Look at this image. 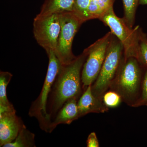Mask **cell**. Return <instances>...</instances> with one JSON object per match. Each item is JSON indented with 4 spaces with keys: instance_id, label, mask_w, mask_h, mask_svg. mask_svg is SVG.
<instances>
[{
    "instance_id": "obj_17",
    "label": "cell",
    "mask_w": 147,
    "mask_h": 147,
    "mask_svg": "<svg viewBox=\"0 0 147 147\" xmlns=\"http://www.w3.org/2000/svg\"><path fill=\"white\" fill-rule=\"evenodd\" d=\"M137 59L145 68H147V35L142 30L139 35Z\"/></svg>"
},
{
    "instance_id": "obj_3",
    "label": "cell",
    "mask_w": 147,
    "mask_h": 147,
    "mask_svg": "<svg viewBox=\"0 0 147 147\" xmlns=\"http://www.w3.org/2000/svg\"><path fill=\"white\" fill-rule=\"evenodd\" d=\"M124 58L123 46L113 34L100 73L92 85V92L95 97L102 100V96L110 88Z\"/></svg>"
},
{
    "instance_id": "obj_18",
    "label": "cell",
    "mask_w": 147,
    "mask_h": 147,
    "mask_svg": "<svg viewBox=\"0 0 147 147\" xmlns=\"http://www.w3.org/2000/svg\"><path fill=\"white\" fill-rule=\"evenodd\" d=\"M102 101L108 108H114L119 107L123 101L120 94L112 90H108L102 96Z\"/></svg>"
},
{
    "instance_id": "obj_7",
    "label": "cell",
    "mask_w": 147,
    "mask_h": 147,
    "mask_svg": "<svg viewBox=\"0 0 147 147\" xmlns=\"http://www.w3.org/2000/svg\"><path fill=\"white\" fill-rule=\"evenodd\" d=\"M113 34L108 32L86 48L88 55L82 68V80L84 90L97 79L105 60Z\"/></svg>"
},
{
    "instance_id": "obj_22",
    "label": "cell",
    "mask_w": 147,
    "mask_h": 147,
    "mask_svg": "<svg viewBox=\"0 0 147 147\" xmlns=\"http://www.w3.org/2000/svg\"><path fill=\"white\" fill-rule=\"evenodd\" d=\"M139 5H147V0H139Z\"/></svg>"
},
{
    "instance_id": "obj_12",
    "label": "cell",
    "mask_w": 147,
    "mask_h": 147,
    "mask_svg": "<svg viewBox=\"0 0 147 147\" xmlns=\"http://www.w3.org/2000/svg\"><path fill=\"white\" fill-rule=\"evenodd\" d=\"M74 0H45L37 16L73 11Z\"/></svg>"
},
{
    "instance_id": "obj_11",
    "label": "cell",
    "mask_w": 147,
    "mask_h": 147,
    "mask_svg": "<svg viewBox=\"0 0 147 147\" xmlns=\"http://www.w3.org/2000/svg\"><path fill=\"white\" fill-rule=\"evenodd\" d=\"M78 100L76 98H72L64 104L51 122L49 133H51L59 125L70 124L80 118L77 105Z\"/></svg>"
},
{
    "instance_id": "obj_5",
    "label": "cell",
    "mask_w": 147,
    "mask_h": 147,
    "mask_svg": "<svg viewBox=\"0 0 147 147\" xmlns=\"http://www.w3.org/2000/svg\"><path fill=\"white\" fill-rule=\"evenodd\" d=\"M111 32L121 42L124 48V57H134L137 59L139 35L142 28L139 26L130 28L123 18L116 15L113 7H111L99 18Z\"/></svg>"
},
{
    "instance_id": "obj_13",
    "label": "cell",
    "mask_w": 147,
    "mask_h": 147,
    "mask_svg": "<svg viewBox=\"0 0 147 147\" xmlns=\"http://www.w3.org/2000/svg\"><path fill=\"white\" fill-rule=\"evenodd\" d=\"M12 77L8 71L0 72V114L16 112L13 105L9 102L7 96V87Z\"/></svg>"
},
{
    "instance_id": "obj_15",
    "label": "cell",
    "mask_w": 147,
    "mask_h": 147,
    "mask_svg": "<svg viewBox=\"0 0 147 147\" xmlns=\"http://www.w3.org/2000/svg\"><path fill=\"white\" fill-rule=\"evenodd\" d=\"M3 147H34L35 134L25 127L21 129L13 142L5 145Z\"/></svg>"
},
{
    "instance_id": "obj_10",
    "label": "cell",
    "mask_w": 147,
    "mask_h": 147,
    "mask_svg": "<svg viewBox=\"0 0 147 147\" xmlns=\"http://www.w3.org/2000/svg\"><path fill=\"white\" fill-rule=\"evenodd\" d=\"M80 117L89 113H103L107 112L109 108L106 107L102 100L94 95L92 92V85L87 87L77 102Z\"/></svg>"
},
{
    "instance_id": "obj_9",
    "label": "cell",
    "mask_w": 147,
    "mask_h": 147,
    "mask_svg": "<svg viewBox=\"0 0 147 147\" xmlns=\"http://www.w3.org/2000/svg\"><path fill=\"white\" fill-rule=\"evenodd\" d=\"M26 127L16 112L0 114V147L15 140L20 131Z\"/></svg>"
},
{
    "instance_id": "obj_14",
    "label": "cell",
    "mask_w": 147,
    "mask_h": 147,
    "mask_svg": "<svg viewBox=\"0 0 147 147\" xmlns=\"http://www.w3.org/2000/svg\"><path fill=\"white\" fill-rule=\"evenodd\" d=\"M115 0H91L88 10V21L99 19L105 12L113 7Z\"/></svg>"
},
{
    "instance_id": "obj_20",
    "label": "cell",
    "mask_w": 147,
    "mask_h": 147,
    "mask_svg": "<svg viewBox=\"0 0 147 147\" xmlns=\"http://www.w3.org/2000/svg\"><path fill=\"white\" fill-rule=\"evenodd\" d=\"M144 68L140 95L135 108L147 106V68Z\"/></svg>"
},
{
    "instance_id": "obj_8",
    "label": "cell",
    "mask_w": 147,
    "mask_h": 147,
    "mask_svg": "<svg viewBox=\"0 0 147 147\" xmlns=\"http://www.w3.org/2000/svg\"><path fill=\"white\" fill-rule=\"evenodd\" d=\"M61 30L60 13L46 16H36L33 23L34 38L38 44L46 51L55 53L57 47Z\"/></svg>"
},
{
    "instance_id": "obj_1",
    "label": "cell",
    "mask_w": 147,
    "mask_h": 147,
    "mask_svg": "<svg viewBox=\"0 0 147 147\" xmlns=\"http://www.w3.org/2000/svg\"><path fill=\"white\" fill-rule=\"evenodd\" d=\"M87 55L86 48L70 63L62 66L47 101V112L51 122L67 101L72 98L79 100L84 92L82 72Z\"/></svg>"
},
{
    "instance_id": "obj_4",
    "label": "cell",
    "mask_w": 147,
    "mask_h": 147,
    "mask_svg": "<svg viewBox=\"0 0 147 147\" xmlns=\"http://www.w3.org/2000/svg\"><path fill=\"white\" fill-rule=\"evenodd\" d=\"M47 54L49 58V64L45 81L39 95L32 103L29 115L37 119L42 130L49 132L51 120L47 112V101L53 84L62 65L54 51L50 50Z\"/></svg>"
},
{
    "instance_id": "obj_16",
    "label": "cell",
    "mask_w": 147,
    "mask_h": 147,
    "mask_svg": "<svg viewBox=\"0 0 147 147\" xmlns=\"http://www.w3.org/2000/svg\"><path fill=\"white\" fill-rule=\"evenodd\" d=\"M124 9L123 19L129 28H133L139 0H122Z\"/></svg>"
},
{
    "instance_id": "obj_6",
    "label": "cell",
    "mask_w": 147,
    "mask_h": 147,
    "mask_svg": "<svg viewBox=\"0 0 147 147\" xmlns=\"http://www.w3.org/2000/svg\"><path fill=\"white\" fill-rule=\"evenodd\" d=\"M60 15L61 30L55 53L62 65H66L76 57L72 53V43L76 33L85 22L73 11L64 12Z\"/></svg>"
},
{
    "instance_id": "obj_21",
    "label": "cell",
    "mask_w": 147,
    "mask_h": 147,
    "mask_svg": "<svg viewBox=\"0 0 147 147\" xmlns=\"http://www.w3.org/2000/svg\"><path fill=\"white\" fill-rule=\"evenodd\" d=\"M86 144L87 147H100L99 142L95 132H92L90 133L87 139Z\"/></svg>"
},
{
    "instance_id": "obj_2",
    "label": "cell",
    "mask_w": 147,
    "mask_h": 147,
    "mask_svg": "<svg viewBox=\"0 0 147 147\" xmlns=\"http://www.w3.org/2000/svg\"><path fill=\"white\" fill-rule=\"evenodd\" d=\"M144 70L136 58L124 57L109 89L119 93L127 105L135 108L140 96Z\"/></svg>"
},
{
    "instance_id": "obj_19",
    "label": "cell",
    "mask_w": 147,
    "mask_h": 147,
    "mask_svg": "<svg viewBox=\"0 0 147 147\" xmlns=\"http://www.w3.org/2000/svg\"><path fill=\"white\" fill-rule=\"evenodd\" d=\"M91 0H74L73 12L84 21H88V10Z\"/></svg>"
}]
</instances>
